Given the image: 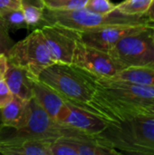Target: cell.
<instances>
[{
	"label": "cell",
	"mask_w": 154,
	"mask_h": 155,
	"mask_svg": "<svg viewBox=\"0 0 154 155\" xmlns=\"http://www.w3.org/2000/svg\"><path fill=\"white\" fill-rule=\"evenodd\" d=\"M38 79L56 91L67 104L109 123L108 97L95 75L73 64L54 63L47 66Z\"/></svg>",
	"instance_id": "6da1fadb"
},
{
	"label": "cell",
	"mask_w": 154,
	"mask_h": 155,
	"mask_svg": "<svg viewBox=\"0 0 154 155\" xmlns=\"http://www.w3.org/2000/svg\"><path fill=\"white\" fill-rule=\"evenodd\" d=\"M98 139L120 154L154 155V118L134 115L108 124Z\"/></svg>",
	"instance_id": "7a4b0ae2"
},
{
	"label": "cell",
	"mask_w": 154,
	"mask_h": 155,
	"mask_svg": "<svg viewBox=\"0 0 154 155\" xmlns=\"http://www.w3.org/2000/svg\"><path fill=\"white\" fill-rule=\"evenodd\" d=\"M43 24H58L78 31L96 29L113 25H149L151 23L143 15H130L117 9L107 15L90 12L85 8L73 11H58L45 8Z\"/></svg>",
	"instance_id": "3957f363"
},
{
	"label": "cell",
	"mask_w": 154,
	"mask_h": 155,
	"mask_svg": "<svg viewBox=\"0 0 154 155\" xmlns=\"http://www.w3.org/2000/svg\"><path fill=\"white\" fill-rule=\"evenodd\" d=\"M6 57L8 64L25 69L36 79L47 66L55 63L39 27L14 44Z\"/></svg>",
	"instance_id": "277c9868"
},
{
	"label": "cell",
	"mask_w": 154,
	"mask_h": 155,
	"mask_svg": "<svg viewBox=\"0 0 154 155\" xmlns=\"http://www.w3.org/2000/svg\"><path fill=\"white\" fill-rule=\"evenodd\" d=\"M15 131V134L12 136L44 140L49 142H54V140L62 137H93L55 122L39 105L34 97L28 101L27 116L24 126Z\"/></svg>",
	"instance_id": "5b68a950"
},
{
	"label": "cell",
	"mask_w": 154,
	"mask_h": 155,
	"mask_svg": "<svg viewBox=\"0 0 154 155\" xmlns=\"http://www.w3.org/2000/svg\"><path fill=\"white\" fill-rule=\"evenodd\" d=\"M152 24L121 39L108 54L123 68L154 66Z\"/></svg>",
	"instance_id": "8992f818"
},
{
	"label": "cell",
	"mask_w": 154,
	"mask_h": 155,
	"mask_svg": "<svg viewBox=\"0 0 154 155\" xmlns=\"http://www.w3.org/2000/svg\"><path fill=\"white\" fill-rule=\"evenodd\" d=\"M39 28L54 62L72 64L81 31L58 24H43Z\"/></svg>",
	"instance_id": "52a82bcc"
},
{
	"label": "cell",
	"mask_w": 154,
	"mask_h": 155,
	"mask_svg": "<svg viewBox=\"0 0 154 155\" xmlns=\"http://www.w3.org/2000/svg\"><path fill=\"white\" fill-rule=\"evenodd\" d=\"M72 64L100 78H112L124 69L108 53L84 44L77 43Z\"/></svg>",
	"instance_id": "ba28073f"
},
{
	"label": "cell",
	"mask_w": 154,
	"mask_h": 155,
	"mask_svg": "<svg viewBox=\"0 0 154 155\" xmlns=\"http://www.w3.org/2000/svg\"><path fill=\"white\" fill-rule=\"evenodd\" d=\"M149 25H113L81 32V41L93 48L108 53L121 39L137 33Z\"/></svg>",
	"instance_id": "9c48e42d"
},
{
	"label": "cell",
	"mask_w": 154,
	"mask_h": 155,
	"mask_svg": "<svg viewBox=\"0 0 154 155\" xmlns=\"http://www.w3.org/2000/svg\"><path fill=\"white\" fill-rule=\"evenodd\" d=\"M102 88L110 95L133 102L153 100L154 86L112 78L96 77Z\"/></svg>",
	"instance_id": "30bf717a"
},
{
	"label": "cell",
	"mask_w": 154,
	"mask_h": 155,
	"mask_svg": "<svg viewBox=\"0 0 154 155\" xmlns=\"http://www.w3.org/2000/svg\"><path fill=\"white\" fill-rule=\"evenodd\" d=\"M33 97L55 122L62 124L69 105L56 91L37 79L33 84Z\"/></svg>",
	"instance_id": "8fae6325"
},
{
	"label": "cell",
	"mask_w": 154,
	"mask_h": 155,
	"mask_svg": "<svg viewBox=\"0 0 154 155\" xmlns=\"http://www.w3.org/2000/svg\"><path fill=\"white\" fill-rule=\"evenodd\" d=\"M69 111L62 124L87 135L98 137L108 127V124L97 115L69 104Z\"/></svg>",
	"instance_id": "7c38bea8"
},
{
	"label": "cell",
	"mask_w": 154,
	"mask_h": 155,
	"mask_svg": "<svg viewBox=\"0 0 154 155\" xmlns=\"http://www.w3.org/2000/svg\"><path fill=\"white\" fill-rule=\"evenodd\" d=\"M53 142L11 136L0 140V153L5 155H51Z\"/></svg>",
	"instance_id": "4fadbf2b"
},
{
	"label": "cell",
	"mask_w": 154,
	"mask_h": 155,
	"mask_svg": "<svg viewBox=\"0 0 154 155\" xmlns=\"http://www.w3.org/2000/svg\"><path fill=\"white\" fill-rule=\"evenodd\" d=\"M4 79L14 96L24 101H29L33 97V84L37 79L25 69L8 64Z\"/></svg>",
	"instance_id": "5bb4252c"
},
{
	"label": "cell",
	"mask_w": 154,
	"mask_h": 155,
	"mask_svg": "<svg viewBox=\"0 0 154 155\" xmlns=\"http://www.w3.org/2000/svg\"><path fill=\"white\" fill-rule=\"evenodd\" d=\"M28 111V101L14 96L12 101L1 108V124L3 127L18 130L25 123Z\"/></svg>",
	"instance_id": "9a60e30c"
},
{
	"label": "cell",
	"mask_w": 154,
	"mask_h": 155,
	"mask_svg": "<svg viewBox=\"0 0 154 155\" xmlns=\"http://www.w3.org/2000/svg\"><path fill=\"white\" fill-rule=\"evenodd\" d=\"M76 146L78 155H118L117 151L104 145L98 137L69 138Z\"/></svg>",
	"instance_id": "2e32d148"
},
{
	"label": "cell",
	"mask_w": 154,
	"mask_h": 155,
	"mask_svg": "<svg viewBox=\"0 0 154 155\" xmlns=\"http://www.w3.org/2000/svg\"><path fill=\"white\" fill-rule=\"evenodd\" d=\"M112 79L154 86V66L124 68L112 77Z\"/></svg>",
	"instance_id": "e0dca14e"
},
{
	"label": "cell",
	"mask_w": 154,
	"mask_h": 155,
	"mask_svg": "<svg viewBox=\"0 0 154 155\" xmlns=\"http://www.w3.org/2000/svg\"><path fill=\"white\" fill-rule=\"evenodd\" d=\"M21 9L28 29L33 30L42 25L45 9L44 0H22Z\"/></svg>",
	"instance_id": "ac0fdd59"
},
{
	"label": "cell",
	"mask_w": 154,
	"mask_h": 155,
	"mask_svg": "<svg viewBox=\"0 0 154 155\" xmlns=\"http://www.w3.org/2000/svg\"><path fill=\"white\" fill-rule=\"evenodd\" d=\"M0 24L8 32H15L23 28L28 29L21 8L0 12Z\"/></svg>",
	"instance_id": "d6986e66"
},
{
	"label": "cell",
	"mask_w": 154,
	"mask_h": 155,
	"mask_svg": "<svg viewBox=\"0 0 154 155\" xmlns=\"http://www.w3.org/2000/svg\"><path fill=\"white\" fill-rule=\"evenodd\" d=\"M152 0H124L115 5L119 12L130 15H143L148 10Z\"/></svg>",
	"instance_id": "ffe728a7"
},
{
	"label": "cell",
	"mask_w": 154,
	"mask_h": 155,
	"mask_svg": "<svg viewBox=\"0 0 154 155\" xmlns=\"http://www.w3.org/2000/svg\"><path fill=\"white\" fill-rule=\"evenodd\" d=\"M88 0H44L45 8L58 11L80 10L85 7Z\"/></svg>",
	"instance_id": "44dd1931"
},
{
	"label": "cell",
	"mask_w": 154,
	"mask_h": 155,
	"mask_svg": "<svg viewBox=\"0 0 154 155\" xmlns=\"http://www.w3.org/2000/svg\"><path fill=\"white\" fill-rule=\"evenodd\" d=\"M50 153L51 155H78L74 143L65 137L54 140L51 143Z\"/></svg>",
	"instance_id": "7402d4cb"
},
{
	"label": "cell",
	"mask_w": 154,
	"mask_h": 155,
	"mask_svg": "<svg viewBox=\"0 0 154 155\" xmlns=\"http://www.w3.org/2000/svg\"><path fill=\"white\" fill-rule=\"evenodd\" d=\"M84 8L93 13L107 15L115 10V5L110 0H88Z\"/></svg>",
	"instance_id": "603a6c76"
},
{
	"label": "cell",
	"mask_w": 154,
	"mask_h": 155,
	"mask_svg": "<svg viewBox=\"0 0 154 155\" xmlns=\"http://www.w3.org/2000/svg\"><path fill=\"white\" fill-rule=\"evenodd\" d=\"M14 44V41L9 35V32L0 24V54H6Z\"/></svg>",
	"instance_id": "cb8c5ba5"
},
{
	"label": "cell",
	"mask_w": 154,
	"mask_h": 155,
	"mask_svg": "<svg viewBox=\"0 0 154 155\" xmlns=\"http://www.w3.org/2000/svg\"><path fill=\"white\" fill-rule=\"evenodd\" d=\"M14 98V94H12L11 90L7 86L5 79L0 80V109L5 106L8 103L12 101Z\"/></svg>",
	"instance_id": "d4e9b609"
},
{
	"label": "cell",
	"mask_w": 154,
	"mask_h": 155,
	"mask_svg": "<svg viewBox=\"0 0 154 155\" xmlns=\"http://www.w3.org/2000/svg\"><path fill=\"white\" fill-rule=\"evenodd\" d=\"M22 0H0V12L21 8Z\"/></svg>",
	"instance_id": "484cf974"
},
{
	"label": "cell",
	"mask_w": 154,
	"mask_h": 155,
	"mask_svg": "<svg viewBox=\"0 0 154 155\" xmlns=\"http://www.w3.org/2000/svg\"><path fill=\"white\" fill-rule=\"evenodd\" d=\"M8 68V60L6 54H0V80L4 78L5 72Z\"/></svg>",
	"instance_id": "4316f807"
},
{
	"label": "cell",
	"mask_w": 154,
	"mask_h": 155,
	"mask_svg": "<svg viewBox=\"0 0 154 155\" xmlns=\"http://www.w3.org/2000/svg\"><path fill=\"white\" fill-rule=\"evenodd\" d=\"M144 16L151 22L154 23V0L152 1L148 10L146 11V13L144 14Z\"/></svg>",
	"instance_id": "83f0119b"
},
{
	"label": "cell",
	"mask_w": 154,
	"mask_h": 155,
	"mask_svg": "<svg viewBox=\"0 0 154 155\" xmlns=\"http://www.w3.org/2000/svg\"><path fill=\"white\" fill-rule=\"evenodd\" d=\"M152 37H153V41H154V23L152 24Z\"/></svg>",
	"instance_id": "f1b7e54d"
},
{
	"label": "cell",
	"mask_w": 154,
	"mask_h": 155,
	"mask_svg": "<svg viewBox=\"0 0 154 155\" xmlns=\"http://www.w3.org/2000/svg\"><path fill=\"white\" fill-rule=\"evenodd\" d=\"M0 122H1V109H0Z\"/></svg>",
	"instance_id": "f546056e"
}]
</instances>
